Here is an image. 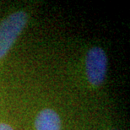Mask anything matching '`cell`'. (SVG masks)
I'll use <instances>...</instances> for the list:
<instances>
[{
	"label": "cell",
	"mask_w": 130,
	"mask_h": 130,
	"mask_svg": "<svg viewBox=\"0 0 130 130\" xmlns=\"http://www.w3.org/2000/svg\"><path fill=\"white\" fill-rule=\"evenodd\" d=\"M86 74L90 83L100 85L105 79L107 69V58L105 51L99 46L90 48L86 56Z\"/></svg>",
	"instance_id": "7a4b0ae2"
},
{
	"label": "cell",
	"mask_w": 130,
	"mask_h": 130,
	"mask_svg": "<svg viewBox=\"0 0 130 130\" xmlns=\"http://www.w3.org/2000/svg\"><path fill=\"white\" fill-rule=\"evenodd\" d=\"M0 130H14L11 126L7 123H0Z\"/></svg>",
	"instance_id": "277c9868"
},
{
	"label": "cell",
	"mask_w": 130,
	"mask_h": 130,
	"mask_svg": "<svg viewBox=\"0 0 130 130\" xmlns=\"http://www.w3.org/2000/svg\"><path fill=\"white\" fill-rule=\"evenodd\" d=\"M35 127L36 130H60L61 118L53 109H44L36 117Z\"/></svg>",
	"instance_id": "3957f363"
},
{
	"label": "cell",
	"mask_w": 130,
	"mask_h": 130,
	"mask_svg": "<svg viewBox=\"0 0 130 130\" xmlns=\"http://www.w3.org/2000/svg\"><path fill=\"white\" fill-rule=\"evenodd\" d=\"M27 14L17 11L0 23V59L6 55L27 23Z\"/></svg>",
	"instance_id": "6da1fadb"
}]
</instances>
